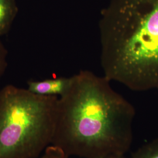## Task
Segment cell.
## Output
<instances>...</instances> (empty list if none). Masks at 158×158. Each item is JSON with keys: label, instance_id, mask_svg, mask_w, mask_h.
I'll return each mask as SVG.
<instances>
[{"label": "cell", "instance_id": "9c48e42d", "mask_svg": "<svg viewBox=\"0 0 158 158\" xmlns=\"http://www.w3.org/2000/svg\"><path fill=\"white\" fill-rule=\"evenodd\" d=\"M102 158H127L125 157L124 155H109Z\"/></svg>", "mask_w": 158, "mask_h": 158}, {"label": "cell", "instance_id": "7a4b0ae2", "mask_svg": "<svg viewBox=\"0 0 158 158\" xmlns=\"http://www.w3.org/2000/svg\"><path fill=\"white\" fill-rule=\"evenodd\" d=\"M104 76L158 90V0H111L99 22Z\"/></svg>", "mask_w": 158, "mask_h": 158}, {"label": "cell", "instance_id": "6da1fadb", "mask_svg": "<svg viewBox=\"0 0 158 158\" xmlns=\"http://www.w3.org/2000/svg\"><path fill=\"white\" fill-rule=\"evenodd\" d=\"M74 77L70 90L59 98L51 145L69 156L124 155L133 141L134 106L105 76L81 70Z\"/></svg>", "mask_w": 158, "mask_h": 158}, {"label": "cell", "instance_id": "52a82bcc", "mask_svg": "<svg viewBox=\"0 0 158 158\" xmlns=\"http://www.w3.org/2000/svg\"><path fill=\"white\" fill-rule=\"evenodd\" d=\"M70 156L61 148L53 145H50L44 151L40 158H69Z\"/></svg>", "mask_w": 158, "mask_h": 158}, {"label": "cell", "instance_id": "ba28073f", "mask_svg": "<svg viewBox=\"0 0 158 158\" xmlns=\"http://www.w3.org/2000/svg\"><path fill=\"white\" fill-rule=\"evenodd\" d=\"M7 52L4 45L0 40V78L4 73L6 66Z\"/></svg>", "mask_w": 158, "mask_h": 158}, {"label": "cell", "instance_id": "5b68a950", "mask_svg": "<svg viewBox=\"0 0 158 158\" xmlns=\"http://www.w3.org/2000/svg\"><path fill=\"white\" fill-rule=\"evenodd\" d=\"M17 12L15 0H0V37L9 31Z\"/></svg>", "mask_w": 158, "mask_h": 158}, {"label": "cell", "instance_id": "3957f363", "mask_svg": "<svg viewBox=\"0 0 158 158\" xmlns=\"http://www.w3.org/2000/svg\"><path fill=\"white\" fill-rule=\"evenodd\" d=\"M59 98L12 85L0 90V158H36L52 144Z\"/></svg>", "mask_w": 158, "mask_h": 158}, {"label": "cell", "instance_id": "277c9868", "mask_svg": "<svg viewBox=\"0 0 158 158\" xmlns=\"http://www.w3.org/2000/svg\"><path fill=\"white\" fill-rule=\"evenodd\" d=\"M73 76L41 81H29L27 89L34 94L45 96L61 97L68 93L74 82Z\"/></svg>", "mask_w": 158, "mask_h": 158}, {"label": "cell", "instance_id": "8992f818", "mask_svg": "<svg viewBox=\"0 0 158 158\" xmlns=\"http://www.w3.org/2000/svg\"><path fill=\"white\" fill-rule=\"evenodd\" d=\"M130 158H158V138L140 147Z\"/></svg>", "mask_w": 158, "mask_h": 158}]
</instances>
